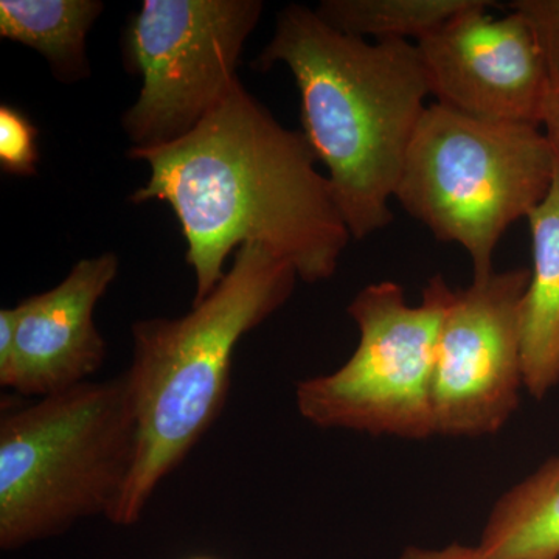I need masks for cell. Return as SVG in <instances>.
Here are the masks:
<instances>
[{
  "instance_id": "cell-19",
  "label": "cell",
  "mask_w": 559,
  "mask_h": 559,
  "mask_svg": "<svg viewBox=\"0 0 559 559\" xmlns=\"http://www.w3.org/2000/svg\"><path fill=\"white\" fill-rule=\"evenodd\" d=\"M547 138L559 148V81L550 83L549 94H547L546 105H544L543 123Z\"/></svg>"
},
{
  "instance_id": "cell-13",
  "label": "cell",
  "mask_w": 559,
  "mask_h": 559,
  "mask_svg": "<svg viewBox=\"0 0 559 559\" xmlns=\"http://www.w3.org/2000/svg\"><path fill=\"white\" fill-rule=\"evenodd\" d=\"M105 10L98 0H0V36L39 51L55 79L90 76L86 38Z\"/></svg>"
},
{
  "instance_id": "cell-5",
  "label": "cell",
  "mask_w": 559,
  "mask_h": 559,
  "mask_svg": "<svg viewBox=\"0 0 559 559\" xmlns=\"http://www.w3.org/2000/svg\"><path fill=\"white\" fill-rule=\"evenodd\" d=\"M555 164L543 128L433 103L415 131L395 200L437 240L465 249L474 280L487 278L502 235L549 193Z\"/></svg>"
},
{
  "instance_id": "cell-7",
  "label": "cell",
  "mask_w": 559,
  "mask_h": 559,
  "mask_svg": "<svg viewBox=\"0 0 559 559\" xmlns=\"http://www.w3.org/2000/svg\"><path fill=\"white\" fill-rule=\"evenodd\" d=\"M260 0H145L124 33V60L142 79L121 124L131 148L193 131L238 83L237 66L259 24Z\"/></svg>"
},
{
  "instance_id": "cell-17",
  "label": "cell",
  "mask_w": 559,
  "mask_h": 559,
  "mask_svg": "<svg viewBox=\"0 0 559 559\" xmlns=\"http://www.w3.org/2000/svg\"><path fill=\"white\" fill-rule=\"evenodd\" d=\"M400 559H489L479 547L462 546L454 543L444 549H421V547H407Z\"/></svg>"
},
{
  "instance_id": "cell-18",
  "label": "cell",
  "mask_w": 559,
  "mask_h": 559,
  "mask_svg": "<svg viewBox=\"0 0 559 559\" xmlns=\"http://www.w3.org/2000/svg\"><path fill=\"white\" fill-rule=\"evenodd\" d=\"M16 342V311L13 308L0 310V370L9 367Z\"/></svg>"
},
{
  "instance_id": "cell-14",
  "label": "cell",
  "mask_w": 559,
  "mask_h": 559,
  "mask_svg": "<svg viewBox=\"0 0 559 559\" xmlns=\"http://www.w3.org/2000/svg\"><path fill=\"white\" fill-rule=\"evenodd\" d=\"M476 0H323L316 13L345 35L373 43L419 39Z\"/></svg>"
},
{
  "instance_id": "cell-4",
  "label": "cell",
  "mask_w": 559,
  "mask_h": 559,
  "mask_svg": "<svg viewBox=\"0 0 559 559\" xmlns=\"http://www.w3.org/2000/svg\"><path fill=\"white\" fill-rule=\"evenodd\" d=\"M138 455L127 374L39 399L0 419V547L109 520Z\"/></svg>"
},
{
  "instance_id": "cell-11",
  "label": "cell",
  "mask_w": 559,
  "mask_h": 559,
  "mask_svg": "<svg viewBox=\"0 0 559 559\" xmlns=\"http://www.w3.org/2000/svg\"><path fill=\"white\" fill-rule=\"evenodd\" d=\"M555 146V145H554ZM554 182L527 216L533 267L521 305L525 389L543 400L559 384V148Z\"/></svg>"
},
{
  "instance_id": "cell-1",
  "label": "cell",
  "mask_w": 559,
  "mask_h": 559,
  "mask_svg": "<svg viewBox=\"0 0 559 559\" xmlns=\"http://www.w3.org/2000/svg\"><path fill=\"white\" fill-rule=\"evenodd\" d=\"M128 157L151 170L132 204L165 202L179 221L193 305L219 285L227 257L250 242L288 261L304 282L336 272L352 234L329 178L304 132L282 127L241 81L189 134L130 148Z\"/></svg>"
},
{
  "instance_id": "cell-8",
  "label": "cell",
  "mask_w": 559,
  "mask_h": 559,
  "mask_svg": "<svg viewBox=\"0 0 559 559\" xmlns=\"http://www.w3.org/2000/svg\"><path fill=\"white\" fill-rule=\"evenodd\" d=\"M530 270L473 280L454 290L441 323L433 366V428L439 436L499 432L525 388L521 305Z\"/></svg>"
},
{
  "instance_id": "cell-2",
  "label": "cell",
  "mask_w": 559,
  "mask_h": 559,
  "mask_svg": "<svg viewBox=\"0 0 559 559\" xmlns=\"http://www.w3.org/2000/svg\"><path fill=\"white\" fill-rule=\"evenodd\" d=\"M285 64L300 92L301 124L329 170L349 234L364 240L393 221L407 153L425 114L428 80L417 44L373 43L334 31L316 10L280 11L253 70Z\"/></svg>"
},
{
  "instance_id": "cell-6",
  "label": "cell",
  "mask_w": 559,
  "mask_h": 559,
  "mask_svg": "<svg viewBox=\"0 0 559 559\" xmlns=\"http://www.w3.org/2000/svg\"><path fill=\"white\" fill-rule=\"evenodd\" d=\"M454 289L429 280L419 305L399 283H371L348 305L358 348L333 373L296 388L301 417L319 428L425 440L433 428L432 380L437 342Z\"/></svg>"
},
{
  "instance_id": "cell-16",
  "label": "cell",
  "mask_w": 559,
  "mask_h": 559,
  "mask_svg": "<svg viewBox=\"0 0 559 559\" xmlns=\"http://www.w3.org/2000/svg\"><path fill=\"white\" fill-rule=\"evenodd\" d=\"M511 11L521 14L546 62L551 83L559 81V0H514Z\"/></svg>"
},
{
  "instance_id": "cell-12",
  "label": "cell",
  "mask_w": 559,
  "mask_h": 559,
  "mask_svg": "<svg viewBox=\"0 0 559 559\" xmlns=\"http://www.w3.org/2000/svg\"><path fill=\"white\" fill-rule=\"evenodd\" d=\"M477 547L489 559H559V457L496 502Z\"/></svg>"
},
{
  "instance_id": "cell-10",
  "label": "cell",
  "mask_w": 559,
  "mask_h": 559,
  "mask_svg": "<svg viewBox=\"0 0 559 559\" xmlns=\"http://www.w3.org/2000/svg\"><path fill=\"white\" fill-rule=\"evenodd\" d=\"M119 274L112 252L80 260L60 285L14 307L16 342L2 388L46 399L76 388L100 370L106 342L94 311Z\"/></svg>"
},
{
  "instance_id": "cell-9",
  "label": "cell",
  "mask_w": 559,
  "mask_h": 559,
  "mask_svg": "<svg viewBox=\"0 0 559 559\" xmlns=\"http://www.w3.org/2000/svg\"><path fill=\"white\" fill-rule=\"evenodd\" d=\"M489 0L455 14L417 49L436 103L466 116L539 127L550 90L546 62L521 14H487Z\"/></svg>"
},
{
  "instance_id": "cell-20",
  "label": "cell",
  "mask_w": 559,
  "mask_h": 559,
  "mask_svg": "<svg viewBox=\"0 0 559 559\" xmlns=\"http://www.w3.org/2000/svg\"><path fill=\"white\" fill-rule=\"evenodd\" d=\"M189 559H215V558H210V557H193V558H189Z\"/></svg>"
},
{
  "instance_id": "cell-15",
  "label": "cell",
  "mask_w": 559,
  "mask_h": 559,
  "mask_svg": "<svg viewBox=\"0 0 559 559\" xmlns=\"http://www.w3.org/2000/svg\"><path fill=\"white\" fill-rule=\"evenodd\" d=\"M38 128L11 105L0 106V168L14 176H33L39 160Z\"/></svg>"
},
{
  "instance_id": "cell-3",
  "label": "cell",
  "mask_w": 559,
  "mask_h": 559,
  "mask_svg": "<svg viewBox=\"0 0 559 559\" xmlns=\"http://www.w3.org/2000/svg\"><path fill=\"white\" fill-rule=\"evenodd\" d=\"M297 278L288 261L250 242L189 314L132 325V360L124 374L138 419V455L108 521L138 524L160 481L215 425L229 395L238 342L286 304Z\"/></svg>"
}]
</instances>
